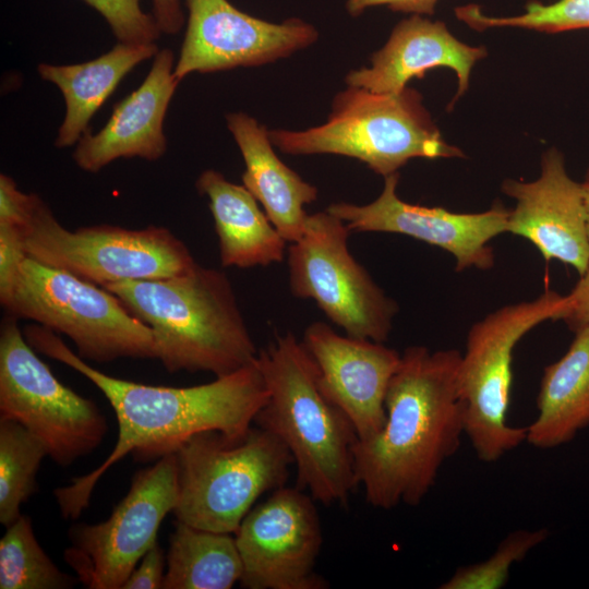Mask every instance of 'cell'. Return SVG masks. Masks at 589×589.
<instances>
[{"instance_id": "cell-29", "label": "cell", "mask_w": 589, "mask_h": 589, "mask_svg": "<svg viewBox=\"0 0 589 589\" xmlns=\"http://www.w3.org/2000/svg\"><path fill=\"white\" fill-rule=\"evenodd\" d=\"M110 26L119 43H156L161 34L153 15L145 13L140 0H83Z\"/></svg>"}, {"instance_id": "cell-3", "label": "cell", "mask_w": 589, "mask_h": 589, "mask_svg": "<svg viewBox=\"0 0 589 589\" xmlns=\"http://www.w3.org/2000/svg\"><path fill=\"white\" fill-rule=\"evenodd\" d=\"M153 332L157 360L169 373L223 376L256 361L259 351L228 276L195 264L166 278L104 287Z\"/></svg>"}, {"instance_id": "cell-19", "label": "cell", "mask_w": 589, "mask_h": 589, "mask_svg": "<svg viewBox=\"0 0 589 589\" xmlns=\"http://www.w3.org/2000/svg\"><path fill=\"white\" fill-rule=\"evenodd\" d=\"M175 65L171 49L156 53L145 80L113 106L104 128L95 134L87 131L76 143L73 160L80 169L94 173L119 158L154 161L164 156V120L180 84Z\"/></svg>"}, {"instance_id": "cell-18", "label": "cell", "mask_w": 589, "mask_h": 589, "mask_svg": "<svg viewBox=\"0 0 589 589\" xmlns=\"http://www.w3.org/2000/svg\"><path fill=\"white\" fill-rule=\"evenodd\" d=\"M488 56L484 46H470L455 37L442 21L410 15L393 28L385 45L372 53L370 65L350 71L347 86L373 93L396 94L429 70L447 68L457 76V92L447 110L469 87L476 63Z\"/></svg>"}, {"instance_id": "cell-21", "label": "cell", "mask_w": 589, "mask_h": 589, "mask_svg": "<svg viewBox=\"0 0 589 589\" xmlns=\"http://www.w3.org/2000/svg\"><path fill=\"white\" fill-rule=\"evenodd\" d=\"M195 188L208 199L224 267L252 268L284 260L288 242L243 184L206 169L197 177Z\"/></svg>"}, {"instance_id": "cell-6", "label": "cell", "mask_w": 589, "mask_h": 589, "mask_svg": "<svg viewBox=\"0 0 589 589\" xmlns=\"http://www.w3.org/2000/svg\"><path fill=\"white\" fill-rule=\"evenodd\" d=\"M178 521L235 534L255 501L285 485L293 458L272 432L251 428L238 441L218 431L185 440L175 452Z\"/></svg>"}, {"instance_id": "cell-24", "label": "cell", "mask_w": 589, "mask_h": 589, "mask_svg": "<svg viewBox=\"0 0 589 589\" xmlns=\"http://www.w3.org/2000/svg\"><path fill=\"white\" fill-rule=\"evenodd\" d=\"M166 564L161 589H229L240 581L243 570L235 534L178 520Z\"/></svg>"}, {"instance_id": "cell-8", "label": "cell", "mask_w": 589, "mask_h": 589, "mask_svg": "<svg viewBox=\"0 0 589 589\" xmlns=\"http://www.w3.org/2000/svg\"><path fill=\"white\" fill-rule=\"evenodd\" d=\"M26 255L101 287L171 277L197 263L168 228L94 225L69 230L35 193H26L20 221Z\"/></svg>"}, {"instance_id": "cell-23", "label": "cell", "mask_w": 589, "mask_h": 589, "mask_svg": "<svg viewBox=\"0 0 589 589\" xmlns=\"http://www.w3.org/2000/svg\"><path fill=\"white\" fill-rule=\"evenodd\" d=\"M537 408L526 426L533 447H558L589 426V325L575 329L567 351L544 368Z\"/></svg>"}, {"instance_id": "cell-26", "label": "cell", "mask_w": 589, "mask_h": 589, "mask_svg": "<svg viewBox=\"0 0 589 589\" xmlns=\"http://www.w3.org/2000/svg\"><path fill=\"white\" fill-rule=\"evenodd\" d=\"M5 528L0 540V589H68L80 581L45 553L29 517L21 515Z\"/></svg>"}, {"instance_id": "cell-22", "label": "cell", "mask_w": 589, "mask_h": 589, "mask_svg": "<svg viewBox=\"0 0 589 589\" xmlns=\"http://www.w3.org/2000/svg\"><path fill=\"white\" fill-rule=\"evenodd\" d=\"M158 51L156 43L118 41L106 53L83 63H39V76L60 89L65 104V115L55 145L58 148L76 145L88 131L91 119L122 79L142 61L154 58Z\"/></svg>"}, {"instance_id": "cell-32", "label": "cell", "mask_w": 589, "mask_h": 589, "mask_svg": "<svg viewBox=\"0 0 589 589\" xmlns=\"http://www.w3.org/2000/svg\"><path fill=\"white\" fill-rule=\"evenodd\" d=\"M440 0H345V8L356 17L370 8L384 5L394 12L411 15H433Z\"/></svg>"}, {"instance_id": "cell-28", "label": "cell", "mask_w": 589, "mask_h": 589, "mask_svg": "<svg viewBox=\"0 0 589 589\" xmlns=\"http://www.w3.org/2000/svg\"><path fill=\"white\" fill-rule=\"evenodd\" d=\"M549 534V530L544 528L513 531L501 541L493 554L486 560L457 568L440 588L498 589L506 584L510 567L522 561Z\"/></svg>"}, {"instance_id": "cell-15", "label": "cell", "mask_w": 589, "mask_h": 589, "mask_svg": "<svg viewBox=\"0 0 589 589\" xmlns=\"http://www.w3.org/2000/svg\"><path fill=\"white\" fill-rule=\"evenodd\" d=\"M399 177V172L384 177L381 194L369 204L339 202L326 211L344 220L350 231L399 233L438 247L455 257L457 272L493 267L494 253L489 242L507 232L510 209L500 200L481 213L410 204L397 194Z\"/></svg>"}, {"instance_id": "cell-20", "label": "cell", "mask_w": 589, "mask_h": 589, "mask_svg": "<svg viewBox=\"0 0 589 589\" xmlns=\"http://www.w3.org/2000/svg\"><path fill=\"white\" fill-rule=\"evenodd\" d=\"M226 122L244 160L243 185L283 238L296 242L303 235L309 217L304 207L317 199V188L278 157L269 130L255 118L241 111L230 112Z\"/></svg>"}, {"instance_id": "cell-16", "label": "cell", "mask_w": 589, "mask_h": 589, "mask_svg": "<svg viewBox=\"0 0 589 589\" xmlns=\"http://www.w3.org/2000/svg\"><path fill=\"white\" fill-rule=\"evenodd\" d=\"M533 181L504 179L501 190L516 201L507 232L529 240L546 262L572 266L582 275L589 265V235L581 182L574 180L556 147L541 155Z\"/></svg>"}, {"instance_id": "cell-1", "label": "cell", "mask_w": 589, "mask_h": 589, "mask_svg": "<svg viewBox=\"0 0 589 589\" xmlns=\"http://www.w3.org/2000/svg\"><path fill=\"white\" fill-rule=\"evenodd\" d=\"M23 334L36 352L91 381L107 398L118 422V438L108 457L93 471L55 490L64 518H77L89 505L98 480L130 453L140 460L160 458L204 431H218L229 440H241L267 401L268 393L257 359L206 384L156 386L117 378L93 368L57 333L39 324L25 326Z\"/></svg>"}, {"instance_id": "cell-4", "label": "cell", "mask_w": 589, "mask_h": 589, "mask_svg": "<svg viewBox=\"0 0 589 589\" xmlns=\"http://www.w3.org/2000/svg\"><path fill=\"white\" fill-rule=\"evenodd\" d=\"M257 365L268 397L254 423L289 449L297 488L325 506L347 505L358 488L352 454L357 435L347 416L320 390L314 359L286 333L259 351Z\"/></svg>"}, {"instance_id": "cell-17", "label": "cell", "mask_w": 589, "mask_h": 589, "mask_svg": "<svg viewBox=\"0 0 589 589\" xmlns=\"http://www.w3.org/2000/svg\"><path fill=\"white\" fill-rule=\"evenodd\" d=\"M317 366L324 397L351 422L357 438L376 435L386 421L385 398L401 354L383 342L342 336L311 323L301 340Z\"/></svg>"}, {"instance_id": "cell-34", "label": "cell", "mask_w": 589, "mask_h": 589, "mask_svg": "<svg viewBox=\"0 0 589 589\" xmlns=\"http://www.w3.org/2000/svg\"><path fill=\"white\" fill-rule=\"evenodd\" d=\"M581 184H582V190H584L586 215H587V227H588V235H589V167L585 173Z\"/></svg>"}, {"instance_id": "cell-14", "label": "cell", "mask_w": 589, "mask_h": 589, "mask_svg": "<svg viewBox=\"0 0 589 589\" xmlns=\"http://www.w3.org/2000/svg\"><path fill=\"white\" fill-rule=\"evenodd\" d=\"M188 24L175 76L273 63L318 39L311 23L290 17L279 23L252 16L228 0H185Z\"/></svg>"}, {"instance_id": "cell-12", "label": "cell", "mask_w": 589, "mask_h": 589, "mask_svg": "<svg viewBox=\"0 0 589 589\" xmlns=\"http://www.w3.org/2000/svg\"><path fill=\"white\" fill-rule=\"evenodd\" d=\"M178 500L175 453L139 471L110 517L70 530L64 561L89 589H122L144 554L157 542L158 529Z\"/></svg>"}, {"instance_id": "cell-2", "label": "cell", "mask_w": 589, "mask_h": 589, "mask_svg": "<svg viewBox=\"0 0 589 589\" xmlns=\"http://www.w3.org/2000/svg\"><path fill=\"white\" fill-rule=\"evenodd\" d=\"M461 353L407 347L385 398L386 421L373 437L353 444L358 486L375 508L417 506L435 484L440 468L465 434L458 397Z\"/></svg>"}, {"instance_id": "cell-7", "label": "cell", "mask_w": 589, "mask_h": 589, "mask_svg": "<svg viewBox=\"0 0 589 589\" xmlns=\"http://www.w3.org/2000/svg\"><path fill=\"white\" fill-rule=\"evenodd\" d=\"M0 303L7 315L65 335L85 361L157 359L152 329L117 296L29 256L0 285Z\"/></svg>"}, {"instance_id": "cell-13", "label": "cell", "mask_w": 589, "mask_h": 589, "mask_svg": "<svg viewBox=\"0 0 589 589\" xmlns=\"http://www.w3.org/2000/svg\"><path fill=\"white\" fill-rule=\"evenodd\" d=\"M248 589H323L315 573L322 545L312 496L285 485L245 515L235 533Z\"/></svg>"}, {"instance_id": "cell-11", "label": "cell", "mask_w": 589, "mask_h": 589, "mask_svg": "<svg viewBox=\"0 0 589 589\" xmlns=\"http://www.w3.org/2000/svg\"><path fill=\"white\" fill-rule=\"evenodd\" d=\"M350 232L326 209L309 215L303 235L288 248L290 290L313 300L346 335L384 342L398 304L352 256Z\"/></svg>"}, {"instance_id": "cell-9", "label": "cell", "mask_w": 589, "mask_h": 589, "mask_svg": "<svg viewBox=\"0 0 589 589\" xmlns=\"http://www.w3.org/2000/svg\"><path fill=\"white\" fill-rule=\"evenodd\" d=\"M564 306L565 296L546 290L533 300L504 305L470 327L457 392L465 407V435L483 462L497 461L526 442L527 428L507 422L514 349L533 327L558 321Z\"/></svg>"}, {"instance_id": "cell-5", "label": "cell", "mask_w": 589, "mask_h": 589, "mask_svg": "<svg viewBox=\"0 0 589 589\" xmlns=\"http://www.w3.org/2000/svg\"><path fill=\"white\" fill-rule=\"evenodd\" d=\"M269 139L288 155L332 154L358 159L387 177L412 158H462L447 143L419 91L396 94L347 86L335 95L326 122L302 131L273 129Z\"/></svg>"}, {"instance_id": "cell-27", "label": "cell", "mask_w": 589, "mask_h": 589, "mask_svg": "<svg viewBox=\"0 0 589 589\" xmlns=\"http://www.w3.org/2000/svg\"><path fill=\"white\" fill-rule=\"evenodd\" d=\"M454 12L460 22L477 32L501 27L546 34L589 29V0H556L551 3L530 0L522 13L506 16L488 15L476 3L456 7Z\"/></svg>"}, {"instance_id": "cell-25", "label": "cell", "mask_w": 589, "mask_h": 589, "mask_svg": "<svg viewBox=\"0 0 589 589\" xmlns=\"http://www.w3.org/2000/svg\"><path fill=\"white\" fill-rule=\"evenodd\" d=\"M48 456L44 443L16 421L0 418V522L8 527L36 489V473Z\"/></svg>"}, {"instance_id": "cell-31", "label": "cell", "mask_w": 589, "mask_h": 589, "mask_svg": "<svg viewBox=\"0 0 589 589\" xmlns=\"http://www.w3.org/2000/svg\"><path fill=\"white\" fill-rule=\"evenodd\" d=\"M558 321H563L572 332L589 325V265L572 291L565 294V306Z\"/></svg>"}, {"instance_id": "cell-30", "label": "cell", "mask_w": 589, "mask_h": 589, "mask_svg": "<svg viewBox=\"0 0 589 589\" xmlns=\"http://www.w3.org/2000/svg\"><path fill=\"white\" fill-rule=\"evenodd\" d=\"M166 557L156 542L141 558L122 589H158L165 577Z\"/></svg>"}, {"instance_id": "cell-10", "label": "cell", "mask_w": 589, "mask_h": 589, "mask_svg": "<svg viewBox=\"0 0 589 589\" xmlns=\"http://www.w3.org/2000/svg\"><path fill=\"white\" fill-rule=\"evenodd\" d=\"M0 418L26 428L63 467L95 450L108 430L97 405L63 385L28 344L17 318L7 314L0 327Z\"/></svg>"}, {"instance_id": "cell-33", "label": "cell", "mask_w": 589, "mask_h": 589, "mask_svg": "<svg viewBox=\"0 0 589 589\" xmlns=\"http://www.w3.org/2000/svg\"><path fill=\"white\" fill-rule=\"evenodd\" d=\"M153 16L160 33L175 35L184 24L180 0H153Z\"/></svg>"}]
</instances>
